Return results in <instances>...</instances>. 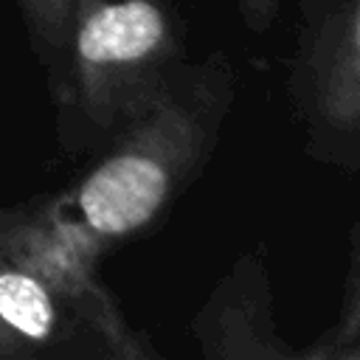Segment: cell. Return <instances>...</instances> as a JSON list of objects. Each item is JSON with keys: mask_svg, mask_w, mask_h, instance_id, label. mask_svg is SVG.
Listing matches in <instances>:
<instances>
[{"mask_svg": "<svg viewBox=\"0 0 360 360\" xmlns=\"http://www.w3.org/2000/svg\"><path fill=\"white\" fill-rule=\"evenodd\" d=\"M233 6L242 25L250 28L253 34L267 31L281 11V0H233Z\"/></svg>", "mask_w": 360, "mask_h": 360, "instance_id": "7", "label": "cell"}, {"mask_svg": "<svg viewBox=\"0 0 360 360\" xmlns=\"http://www.w3.org/2000/svg\"><path fill=\"white\" fill-rule=\"evenodd\" d=\"M290 98L318 160L357 169L360 0H298Z\"/></svg>", "mask_w": 360, "mask_h": 360, "instance_id": "3", "label": "cell"}, {"mask_svg": "<svg viewBox=\"0 0 360 360\" xmlns=\"http://www.w3.org/2000/svg\"><path fill=\"white\" fill-rule=\"evenodd\" d=\"M233 96L228 53L186 62L96 152V163L62 200L104 250L152 231L186 194L219 143Z\"/></svg>", "mask_w": 360, "mask_h": 360, "instance_id": "1", "label": "cell"}, {"mask_svg": "<svg viewBox=\"0 0 360 360\" xmlns=\"http://www.w3.org/2000/svg\"><path fill=\"white\" fill-rule=\"evenodd\" d=\"M62 318V298L0 228V360H37Z\"/></svg>", "mask_w": 360, "mask_h": 360, "instance_id": "5", "label": "cell"}, {"mask_svg": "<svg viewBox=\"0 0 360 360\" xmlns=\"http://www.w3.org/2000/svg\"><path fill=\"white\" fill-rule=\"evenodd\" d=\"M28 34V45L45 73V84L53 87L68 39L70 0H14Z\"/></svg>", "mask_w": 360, "mask_h": 360, "instance_id": "6", "label": "cell"}, {"mask_svg": "<svg viewBox=\"0 0 360 360\" xmlns=\"http://www.w3.org/2000/svg\"><path fill=\"white\" fill-rule=\"evenodd\" d=\"M6 214H8V208L0 205V228H3V222H6Z\"/></svg>", "mask_w": 360, "mask_h": 360, "instance_id": "8", "label": "cell"}, {"mask_svg": "<svg viewBox=\"0 0 360 360\" xmlns=\"http://www.w3.org/2000/svg\"><path fill=\"white\" fill-rule=\"evenodd\" d=\"M172 0H70L59 76L48 87L65 152H101L188 62Z\"/></svg>", "mask_w": 360, "mask_h": 360, "instance_id": "2", "label": "cell"}, {"mask_svg": "<svg viewBox=\"0 0 360 360\" xmlns=\"http://www.w3.org/2000/svg\"><path fill=\"white\" fill-rule=\"evenodd\" d=\"M0 62H3V45H0Z\"/></svg>", "mask_w": 360, "mask_h": 360, "instance_id": "9", "label": "cell"}, {"mask_svg": "<svg viewBox=\"0 0 360 360\" xmlns=\"http://www.w3.org/2000/svg\"><path fill=\"white\" fill-rule=\"evenodd\" d=\"M194 335L205 360H357L354 340L301 357L276 326L270 270L262 253H245L214 287L194 318Z\"/></svg>", "mask_w": 360, "mask_h": 360, "instance_id": "4", "label": "cell"}]
</instances>
